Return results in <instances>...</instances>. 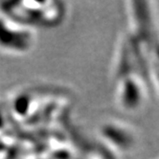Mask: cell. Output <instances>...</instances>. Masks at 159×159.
<instances>
[{"label":"cell","instance_id":"obj_2","mask_svg":"<svg viewBox=\"0 0 159 159\" xmlns=\"http://www.w3.org/2000/svg\"><path fill=\"white\" fill-rule=\"evenodd\" d=\"M35 31L0 14V51L10 55L29 52L35 44Z\"/></svg>","mask_w":159,"mask_h":159},{"label":"cell","instance_id":"obj_1","mask_svg":"<svg viewBox=\"0 0 159 159\" xmlns=\"http://www.w3.org/2000/svg\"><path fill=\"white\" fill-rule=\"evenodd\" d=\"M0 14L36 30L58 26L64 19L65 8L62 3L53 1L7 2L2 3Z\"/></svg>","mask_w":159,"mask_h":159},{"label":"cell","instance_id":"obj_5","mask_svg":"<svg viewBox=\"0 0 159 159\" xmlns=\"http://www.w3.org/2000/svg\"><path fill=\"white\" fill-rule=\"evenodd\" d=\"M151 52H152V61L151 64V68H152V74L155 76L156 79V83L158 84V88H159V40L154 43L152 46L150 48Z\"/></svg>","mask_w":159,"mask_h":159},{"label":"cell","instance_id":"obj_4","mask_svg":"<svg viewBox=\"0 0 159 159\" xmlns=\"http://www.w3.org/2000/svg\"><path fill=\"white\" fill-rule=\"evenodd\" d=\"M105 136L110 143L120 150L128 151L134 145V135L126 127L120 125H108L105 129Z\"/></svg>","mask_w":159,"mask_h":159},{"label":"cell","instance_id":"obj_3","mask_svg":"<svg viewBox=\"0 0 159 159\" xmlns=\"http://www.w3.org/2000/svg\"><path fill=\"white\" fill-rule=\"evenodd\" d=\"M142 81L133 75L123 77L119 98L122 107L126 110L134 111L142 106L145 96Z\"/></svg>","mask_w":159,"mask_h":159}]
</instances>
